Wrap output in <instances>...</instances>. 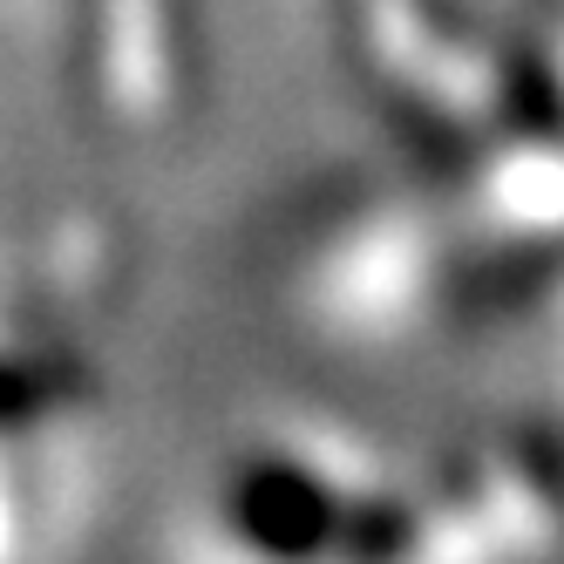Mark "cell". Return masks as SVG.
Wrapping results in <instances>:
<instances>
[{"label":"cell","instance_id":"6da1fadb","mask_svg":"<svg viewBox=\"0 0 564 564\" xmlns=\"http://www.w3.org/2000/svg\"><path fill=\"white\" fill-rule=\"evenodd\" d=\"M231 523H238V538L259 544V551H279V557H306L334 538V490L319 482L313 469L300 463H259L238 476V490H231Z\"/></svg>","mask_w":564,"mask_h":564},{"label":"cell","instance_id":"7a4b0ae2","mask_svg":"<svg viewBox=\"0 0 564 564\" xmlns=\"http://www.w3.org/2000/svg\"><path fill=\"white\" fill-rule=\"evenodd\" d=\"M42 394H48V381L34 375V368L0 360V422H28L34 409H42Z\"/></svg>","mask_w":564,"mask_h":564}]
</instances>
